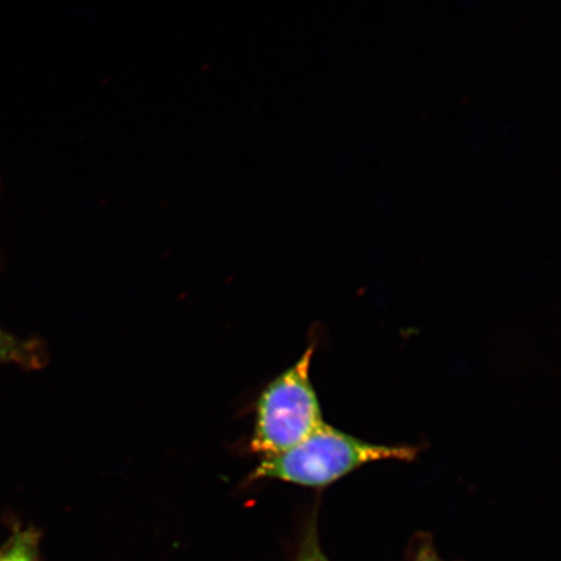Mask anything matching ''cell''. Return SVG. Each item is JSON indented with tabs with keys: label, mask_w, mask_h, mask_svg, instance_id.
Listing matches in <instances>:
<instances>
[{
	"label": "cell",
	"mask_w": 561,
	"mask_h": 561,
	"mask_svg": "<svg viewBox=\"0 0 561 561\" xmlns=\"http://www.w3.org/2000/svg\"><path fill=\"white\" fill-rule=\"evenodd\" d=\"M39 535L34 530L18 531L3 549L0 561H38Z\"/></svg>",
	"instance_id": "obj_4"
},
{
	"label": "cell",
	"mask_w": 561,
	"mask_h": 561,
	"mask_svg": "<svg viewBox=\"0 0 561 561\" xmlns=\"http://www.w3.org/2000/svg\"><path fill=\"white\" fill-rule=\"evenodd\" d=\"M417 454L415 446L371 444L324 423L290 450L265 456L251 477L321 489L370 462L412 461Z\"/></svg>",
	"instance_id": "obj_1"
},
{
	"label": "cell",
	"mask_w": 561,
	"mask_h": 561,
	"mask_svg": "<svg viewBox=\"0 0 561 561\" xmlns=\"http://www.w3.org/2000/svg\"><path fill=\"white\" fill-rule=\"evenodd\" d=\"M314 348L313 341L259 397L250 440L252 453L265 458L290 450L325 423L310 375Z\"/></svg>",
	"instance_id": "obj_2"
},
{
	"label": "cell",
	"mask_w": 561,
	"mask_h": 561,
	"mask_svg": "<svg viewBox=\"0 0 561 561\" xmlns=\"http://www.w3.org/2000/svg\"><path fill=\"white\" fill-rule=\"evenodd\" d=\"M294 561H331L321 549L314 524H311L308 528L304 541L300 543L298 556Z\"/></svg>",
	"instance_id": "obj_5"
},
{
	"label": "cell",
	"mask_w": 561,
	"mask_h": 561,
	"mask_svg": "<svg viewBox=\"0 0 561 561\" xmlns=\"http://www.w3.org/2000/svg\"><path fill=\"white\" fill-rule=\"evenodd\" d=\"M412 561H444L439 558L436 549L431 541V539H425V541L421 542L417 547V551L415 553V558Z\"/></svg>",
	"instance_id": "obj_6"
},
{
	"label": "cell",
	"mask_w": 561,
	"mask_h": 561,
	"mask_svg": "<svg viewBox=\"0 0 561 561\" xmlns=\"http://www.w3.org/2000/svg\"><path fill=\"white\" fill-rule=\"evenodd\" d=\"M47 351L42 342L21 340L0 329V364H16L25 369H41L47 362Z\"/></svg>",
	"instance_id": "obj_3"
}]
</instances>
